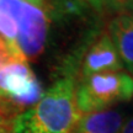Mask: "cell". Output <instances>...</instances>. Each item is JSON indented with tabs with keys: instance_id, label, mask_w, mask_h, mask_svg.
Here are the masks:
<instances>
[{
	"instance_id": "1",
	"label": "cell",
	"mask_w": 133,
	"mask_h": 133,
	"mask_svg": "<svg viewBox=\"0 0 133 133\" xmlns=\"http://www.w3.org/2000/svg\"><path fill=\"white\" fill-rule=\"evenodd\" d=\"M75 80H56L37 104L17 116L14 133H70L80 117L75 100Z\"/></svg>"
},
{
	"instance_id": "2",
	"label": "cell",
	"mask_w": 133,
	"mask_h": 133,
	"mask_svg": "<svg viewBox=\"0 0 133 133\" xmlns=\"http://www.w3.org/2000/svg\"><path fill=\"white\" fill-rule=\"evenodd\" d=\"M80 114L112 109L133 100V76L127 71H105L80 79L75 84Z\"/></svg>"
},
{
	"instance_id": "3",
	"label": "cell",
	"mask_w": 133,
	"mask_h": 133,
	"mask_svg": "<svg viewBox=\"0 0 133 133\" xmlns=\"http://www.w3.org/2000/svg\"><path fill=\"white\" fill-rule=\"evenodd\" d=\"M41 81L27 63H10L0 68V96L10 100L22 112L43 96Z\"/></svg>"
},
{
	"instance_id": "4",
	"label": "cell",
	"mask_w": 133,
	"mask_h": 133,
	"mask_svg": "<svg viewBox=\"0 0 133 133\" xmlns=\"http://www.w3.org/2000/svg\"><path fill=\"white\" fill-rule=\"evenodd\" d=\"M17 20V47L29 62L44 51L48 37L49 19L41 10L21 0L16 15Z\"/></svg>"
},
{
	"instance_id": "5",
	"label": "cell",
	"mask_w": 133,
	"mask_h": 133,
	"mask_svg": "<svg viewBox=\"0 0 133 133\" xmlns=\"http://www.w3.org/2000/svg\"><path fill=\"white\" fill-rule=\"evenodd\" d=\"M123 64L107 31L96 35L95 39L88 44L86 52L80 62L76 81L90 75L105 71H122Z\"/></svg>"
},
{
	"instance_id": "6",
	"label": "cell",
	"mask_w": 133,
	"mask_h": 133,
	"mask_svg": "<svg viewBox=\"0 0 133 133\" xmlns=\"http://www.w3.org/2000/svg\"><path fill=\"white\" fill-rule=\"evenodd\" d=\"M128 114L123 106L81 114L70 133H119Z\"/></svg>"
},
{
	"instance_id": "7",
	"label": "cell",
	"mask_w": 133,
	"mask_h": 133,
	"mask_svg": "<svg viewBox=\"0 0 133 133\" xmlns=\"http://www.w3.org/2000/svg\"><path fill=\"white\" fill-rule=\"evenodd\" d=\"M111 41L114 42L123 68L133 76V17L131 14L116 15L107 26Z\"/></svg>"
},
{
	"instance_id": "8",
	"label": "cell",
	"mask_w": 133,
	"mask_h": 133,
	"mask_svg": "<svg viewBox=\"0 0 133 133\" xmlns=\"http://www.w3.org/2000/svg\"><path fill=\"white\" fill-rule=\"evenodd\" d=\"M49 9V12L58 20H66L69 17H85L92 8L83 0H52Z\"/></svg>"
},
{
	"instance_id": "9",
	"label": "cell",
	"mask_w": 133,
	"mask_h": 133,
	"mask_svg": "<svg viewBox=\"0 0 133 133\" xmlns=\"http://www.w3.org/2000/svg\"><path fill=\"white\" fill-rule=\"evenodd\" d=\"M22 111L10 100L0 96V133H14V124Z\"/></svg>"
},
{
	"instance_id": "10",
	"label": "cell",
	"mask_w": 133,
	"mask_h": 133,
	"mask_svg": "<svg viewBox=\"0 0 133 133\" xmlns=\"http://www.w3.org/2000/svg\"><path fill=\"white\" fill-rule=\"evenodd\" d=\"M132 0H101L104 11H111V12H118L123 14L124 11H128V8Z\"/></svg>"
},
{
	"instance_id": "11",
	"label": "cell",
	"mask_w": 133,
	"mask_h": 133,
	"mask_svg": "<svg viewBox=\"0 0 133 133\" xmlns=\"http://www.w3.org/2000/svg\"><path fill=\"white\" fill-rule=\"evenodd\" d=\"M119 133H133V107L129 110V114L122 124Z\"/></svg>"
},
{
	"instance_id": "12",
	"label": "cell",
	"mask_w": 133,
	"mask_h": 133,
	"mask_svg": "<svg viewBox=\"0 0 133 133\" xmlns=\"http://www.w3.org/2000/svg\"><path fill=\"white\" fill-rule=\"evenodd\" d=\"M22 1L32 5V6H36V8H38L41 10H44V11L48 10V5L46 3V0H22Z\"/></svg>"
},
{
	"instance_id": "13",
	"label": "cell",
	"mask_w": 133,
	"mask_h": 133,
	"mask_svg": "<svg viewBox=\"0 0 133 133\" xmlns=\"http://www.w3.org/2000/svg\"><path fill=\"white\" fill-rule=\"evenodd\" d=\"M83 1H85L86 4L90 5L94 11H97V12H102V11H104L101 0H83Z\"/></svg>"
},
{
	"instance_id": "14",
	"label": "cell",
	"mask_w": 133,
	"mask_h": 133,
	"mask_svg": "<svg viewBox=\"0 0 133 133\" xmlns=\"http://www.w3.org/2000/svg\"><path fill=\"white\" fill-rule=\"evenodd\" d=\"M128 11H131V14H133V0L131 1V5H129V8H128Z\"/></svg>"
},
{
	"instance_id": "15",
	"label": "cell",
	"mask_w": 133,
	"mask_h": 133,
	"mask_svg": "<svg viewBox=\"0 0 133 133\" xmlns=\"http://www.w3.org/2000/svg\"><path fill=\"white\" fill-rule=\"evenodd\" d=\"M131 16H132V17H133V14H131Z\"/></svg>"
}]
</instances>
